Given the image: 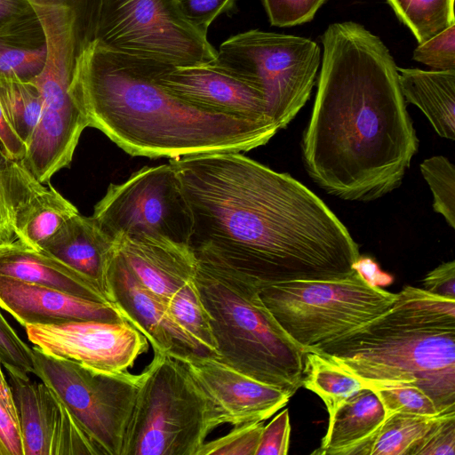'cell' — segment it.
Masks as SVG:
<instances>
[{"label": "cell", "mask_w": 455, "mask_h": 455, "mask_svg": "<svg viewBox=\"0 0 455 455\" xmlns=\"http://www.w3.org/2000/svg\"><path fill=\"white\" fill-rule=\"evenodd\" d=\"M0 275L109 304L99 289L81 274L17 238L0 243Z\"/></svg>", "instance_id": "22"}, {"label": "cell", "mask_w": 455, "mask_h": 455, "mask_svg": "<svg viewBox=\"0 0 455 455\" xmlns=\"http://www.w3.org/2000/svg\"><path fill=\"white\" fill-rule=\"evenodd\" d=\"M0 307L24 327L84 320H124L116 306L1 275Z\"/></svg>", "instance_id": "19"}, {"label": "cell", "mask_w": 455, "mask_h": 455, "mask_svg": "<svg viewBox=\"0 0 455 455\" xmlns=\"http://www.w3.org/2000/svg\"><path fill=\"white\" fill-rule=\"evenodd\" d=\"M7 160H8V157L4 155V153L2 150V148L0 146V168H2L5 164Z\"/></svg>", "instance_id": "48"}, {"label": "cell", "mask_w": 455, "mask_h": 455, "mask_svg": "<svg viewBox=\"0 0 455 455\" xmlns=\"http://www.w3.org/2000/svg\"><path fill=\"white\" fill-rule=\"evenodd\" d=\"M184 19L197 31L207 36L212 21L231 10L235 0H175Z\"/></svg>", "instance_id": "39"}, {"label": "cell", "mask_w": 455, "mask_h": 455, "mask_svg": "<svg viewBox=\"0 0 455 455\" xmlns=\"http://www.w3.org/2000/svg\"><path fill=\"white\" fill-rule=\"evenodd\" d=\"M260 299L304 353L329 343L386 312L396 293L367 283L356 271L335 280H294L265 286Z\"/></svg>", "instance_id": "7"}, {"label": "cell", "mask_w": 455, "mask_h": 455, "mask_svg": "<svg viewBox=\"0 0 455 455\" xmlns=\"http://www.w3.org/2000/svg\"><path fill=\"white\" fill-rule=\"evenodd\" d=\"M0 105L11 126L27 147L42 109L38 88L32 82L0 77Z\"/></svg>", "instance_id": "29"}, {"label": "cell", "mask_w": 455, "mask_h": 455, "mask_svg": "<svg viewBox=\"0 0 455 455\" xmlns=\"http://www.w3.org/2000/svg\"><path fill=\"white\" fill-rule=\"evenodd\" d=\"M439 416L394 413L385 419L375 434L339 455H408Z\"/></svg>", "instance_id": "26"}, {"label": "cell", "mask_w": 455, "mask_h": 455, "mask_svg": "<svg viewBox=\"0 0 455 455\" xmlns=\"http://www.w3.org/2000/svg\"><path fill=\"white\" fill-rule=\"evenodd\" d=\"M408 455H455V412L439 416Z\"/></svg>", "instance_id": "37"}, {"label": "cell", "mask_w": 455, "mask_h": 455, "mask_svg": "<svg viewBox=\"0 0 455 455\" xmlns=\"http://www.w3.org/2000/svg\"><path fill=\"white\" fill-rule=\"evenodd\" d=\"M109 280L115 303L124 320L147 338L154 353L204 355L199 346L174 321L165 303L134 275L115 243Z\"/></svg>", "instance_id": "17"}, {"label": "cell", "mask_w": 455, "mask_h": 455, "mask_svg": "<svg viewBox=\"0 0 455 455\" xmlns=\"http://www.w3.org/2000/svg\"><path fill=\"white\" fill-rule=\"evenodd\" d=\"M92 219L113 242L147 235L188 243L191 216L172 165L145 166L121 184H110Z\"/></svg>", "instance_id": "12"}, {"label": "cell", "mask_w": 455, "mask_h": 455, "mask_svg": "<svg viewBox=\"0 0 455 455\" xmlns=\"http://www.w3.org/2000/svg\"><path fill=\"white\" fill-rule=\"evenodd\" d=\"M191 216L196 260L259 289L355 273L359 247L332 211L288 173L241 152L170 160Z\"/></svg>", "instance_id": "1"}, {"label": "cell", "mask_w": 455, "mask_h": 455, "mask_svg": "<svg viewBox=\"0 0 455 455\" xmlns=\"http://www.w3.org/2000/svg\"><path fill=\"white\" fill-rule=\"evenodd\" d=\"M301 386L323 400L329 413V423L348 397L366 388L364 384L334 361L312 351L304 353Z\"/></svg>", "instance_id": "27"}, {"label": "cell", "mask_w": 455, "mask_h": 455, "mask_svg": "<svg viewBox=\"0 0 455 455\" xmlns=\"http://www.w3.org/2000/svg\"><path fill=\"white\" fill-rule=\"evenodd\" d=\"M217 60L261 89L267 114L280 130L309 99L320 65V48L308 38L252 29L224 41Z\"/></svg>", "instance_id": "9"}, {"label": "cell", "mask_w": 455, "mask_h": 455, "mask_svg": "<svg viewBox=\"0 0 455 455\" xmlns=\"http://www.w3.org/2000/svg\"><path fill=\"white\" fill-rule=\"evenodd\" d=\"M384 420L385 411L378 395L371 388H363L339 406L320 448L312 454L339 455L375 434Z\"/></svg>", "instance_id": "24"}, {"label": "cell", "mask_w": 455, "mask_h": 455, "mask_svg": "<svg viewBox=\"0 0 455 455\" xmlns=\"http://www.w3.org/2000/svg\"><path fill=\"white\" fill-rule=\"evenodd\" d=\"M419 44L455 24L454 0H386Z\"/></svg>", "instance_id": "30"}, {"label": "cell", "mask_w": 455, "mask_h": 455, "mask_svg": "<svg viewBox=\"0 0 455 455\" xmlns=\"http://www.w3.org/2000/svg\"><path fill=\"white\" fill-rule=\"evenodd\" d=\"M353 268L370 284L373 286L387 285L393 277L383 273L379 265L369 257H359L354 263Z\"/></svg>", "instance_id": "45"}, {"label": "cell", "mask_w": 455, "mask_h": 455, "mask_svg": "<svg viewBox=\"0 0 455 455\" xmlns=\"http://www.w3.org/2000/svg\"><path fill=\"white\" fill-rule=\"evenodd\" d=\"M8 375L23 455H102L93 439L44 382Z\"/></svg>", "instance_id": "15"}, {"label": "cell", "mask_w": 455, "mask_h": 455, "mask_svg": "<svg viewBox=\"0 0 455 455\" xmlns=\"http://www.w3.org/2000/svg\"><path fill=\"white\" fill-rule=\"evenodd\" d=\"M0 146L4 155L12 160L21 161L27 152V147L16 134L8 122L0 105Z\"/></svg>", "instance_id": "43"}, {"label": "cell", "mask_w": 455, "mask_h": 455, "mask_svg": "<svg viewBox=\"0 0 455 455\" xmlns=\"http://www.w3.org/2000/svg\"><path fill=\"white\" fill-rule=\"evenodd\" d=\"M321 40L317 92L301 140L305 169L333 196L377 200L401 185L419 148L397 67L358 23L331 24Z\"/></svg>", "instance_id": "2"}, {"label": "cell", "mask_w": 455, "mask_h": 455, "mask_svg": "<svg viewBox=\"0 0 455 455\" xmlns=\"http://www.w3.org/2000/svg\"><path fill=\"white\" fill-rule=\"evenodd\" d=\"M94 41L175 67L211 62L218 55L184 19L175 0H102Z\"/></svg>", "instance_id": "11"}, {"label": "cell", "mask_w": 455, "mask_h": 455, "mask_svg": "<svg viewBox=\"0 0 455 455\" xmlns=\"http://www.w3.org/2000/svg\"><path fill=\"white\" fill-rule=\"evenodd\" d=\"M46 58V36L36 12L0 28V77L31 82Z\"/></svg>", "instance_id": "25"}, {"label": "cell", "mask_w": 455, "mask_h": 455, "mask_svg": "<svg viewBox=\"0 0 455 455\" xmlns=\"http://www.w3.org/2000/svg\"><path fill=\"white\" fill-rule=\"evenodd\" d=\"M385 411V419L394 413H410L435 417L442 415L434 401L411 383L387 385L371 388Z\"/></svg>", "instance_id": "32"}, {"label": "cell", "mask_w": 455, "mask_h": 455, "mask_svg": "<svg viewBox=\"0 0 455 455\" xmlns=\"http://www.w3.org/2000/svg\"><path fill=\"white\" fill-rule=\"evenodd\" d=\"M154 77L173 96L207 112L256 122H273L261 89L217 59L178 67L157 62Z\"/></svg>", "instance_id": "14"}, {"label": "cell", "mask_w": 455, "mask_h": 455, "mask_svg": "<svg viewBox=\"0 0 455 455\" xmlns=\"http://www.w3.org/2000/svg\"><path fill=\"white\" fill-rule=\"evenodd\" d=\"M114 243L134 275L164 303L195 278L197 260L188 244L147 235H120Z\"/></svg>", "instance_id": "20"}, {"label": "cell", "mask_w": 455, "mask_h": 455, "mask_svg": "<svg viewBox=\"0 0 455 455\" xmlns=\"http://www.w3.org/2000/svg\"><path fill=\"white\" fill-rule=\"evenodd\" d=\"M412 56L435 70H455V24L419 44Z\"/></svg>", "instance_id": "36"}, {"label": "cell", "mask_w": 455, "mask_h": 455, "mask_svg": "<svg viewBox=\"0 0 455 455\" xmlns=\"http://www.w3.org/2000/svg\"><path fill=\"white\" fill-rule=\"evenodd\" d=\"M4 172L14 235L40 251L61 225L79 212L52 184L39 181L22 161L8 158Z\"/></svg>", "instance_id": "18"}, {"label": "cell", "mask_w": 455, "mask_h": 455, "mask_svg": "<svg viewBox=\"0 0 455 455\" xmlns=\"http://www.w3.org/2000/svg\"><path fill=\"white\" fill-rule=\"evenodd\" d=\"M165 305L174 321L199 346L204 355L217 357L210 315L194 280L179 289Z\"/></svg>", "instance_id": "28"}, {"label": "cell", "mask_w": 455, "mask_h": 455, "mask_svg": "<svg viewBox=\"0 0 455 455\" xmlns=\"http://www.w3.org/2000/svg\"><path fill=\"white\" fill-rule=\"evenodd\" d=\"M113 249L114 242L100 230L92 217L78 212L66 220L40 251L87 278L108 303L116 306L109 280Z\"/></svg>", "instance_id": "21"}, {"label": "cell", "mask_w": 455, "mask_h": 455, "mask_svg": "<svg viewBox=\"0 0 455 455\" xmlns=\"http://www.w3.org/2000/svg\"><path fill=\"white\" fill-rule=\"evenodd\" d=\"M36 374L93 439L102 455H123L141 373H100L33 347Z\"/></svg>", "instance_id": "10"}, {"label": "cell", "mask_w": 455, "mask_h": 455, "mask_svg": "<svg viewBox=\"0 0 455 455\" xmlns=\"http://www.w3.org/2000/svg\"><path fill=\"white\" fill-rule=\"evenodd\" d=\"M0 403L9 411V412L18 420V414L13 401L10 384L7 382L3 373L0 363Z\"/></svg>", "instance_id": "47"}, {"label": "cell", "mask_w": 455, "mask_h": 455, "mask_svg": "<svg viewBox=\"0 0 455 455\" xmlns=\"http://www.w3.org/2000/svg\"><path fill=\"white\" fill-rule=\"evenodd\" d=\"M24 328L28 340L45 354L100 373L128 371L149 344L124 320H84Z\"/></svg>", "instance_id": "13"}, {"label": "cell", "mask_w": 455, "mask_h": 455, "mask_svg": "<svg viewBox=\"0 0 455 455\" xmlns=\"http://www.w3.org/2000/svg\"><path fill=\"white\" fill-rule=\"evenodd\" d=\"M420 172L433 195V209L455 228V167L443 156H434L420 164Z\"/></svg>", "instance_id": "31"}, {"label": "cell", "mask_w": 455, "mask_h": 455, "mask_svg": "<svg viewBox=\"0 0 455 455\" xmlns=\"http://www.w3.org/2000/svg\"><path fill=\"white\" fill-rule=\"evenodd\" d=\"M35 12L28 0H0V28Z\"/></svg>", "instance_id": "44"}, {"label": "cell", "mask_w": 455, "mask_h": 455, "mask_svg": "<svg viewBox=\"0 0 455 455\" xmlns=\"http://www.w3.org/2000/svg\"><path fill=\"white\" fill-rule=\"evenodd\" d=\"M178 360L214 403L225 424L265 421L283 408L291 394L258 381L214 356L168 355Z\"/></svg>", "instance_id": "16"}, {"label": "cell", "mask_w": 455, "mask_h": 455, "mask_svg": "<svg viewBox=\"0 0 455 455\" xmlns=\"http://www.w3.org/2000/svg\"><path fill=\"white\" fill-rule=\"evenodd\" d=\"M34 9L45 33L47 58L43 70L31 81L40 92L42 109L21 161L46 184L57 172L70 164L80 136L89 126L71 92L77 55L75 16L63 7Z\"/></svg>", "instance_id": "8"}, {"label": "cell", "mask_w": 455, "mask_h": 455, "mask_svg": "<svg viewBox=\"0 0 455 455\" xmlns=\"http://www.w3.org/2000/svg\"><path fill=\"white\" fill-rule=\"evenodd\" d=\"M264 421L233 426L225 435L205 442L198 455H256Z\"/></svg>", "instance_id": "34"}, {"label": "cell", "mask_w": 455, "mask_h": 455, "mask_svg": "<svg viewBox=\"0 0 455 455\" xmlns=\"http://www.w3.org/2000/svg\"><path fill=\"white\" fill-rule=\"evenodd\" d=\"M270 24L291 27L308 22L325 0H262Z\"/></svg>", "instance_id": "38"}, {"label": "cell", "mask_w": 455, "mask_h": 455, "mask_svg": "<svg viewBox=\"0 0 455 455\" xmlns=\"http://www.w3.org/2000/svg\"><path fill=\"white\" fill-rule=\"evenodd\" d=\"M368 388L411 383L455 412V299L404 286L383 314L312 350Z\"/></svg>", "instance_id": "4"}, {"label": "cell", "mask_w": 455, "mask_h": 455, "mask_svg": "<svg viewBox=\"0 0 455 455\" xmlns=\"http://www.w3.org/2000/svg\"><path fill=\"white\" fill-rule=\"evenodd\" d=\"M0 363L12 373L29 378L34 373L33 349L16 333L0 311Z\"/></svg>", "instance_id": "35"}, {"label": "cell", "mask_w": 455, "mask_h": 455, "mask_svg": "<svg viewBox=\"0 0 455 455\" xmlns=\"http://www.w3.org/2000/svg\"><path fill=\"white\" fill-rule=\"evenodd\" d=\"M423 289L430 293L455 299V262H443L423 279Z\"/></svg>", "instance_id": "41"}, {"label": "cell", "mask_w": 455, "mask_h": 455, "mask_svg": "<svg viewBox=\"0 0 455 455\" xmlns=\"http://www.w3.org/2000/svg\"><path fill=\"white\" fill-rule=\"evenodd\" d=\"M0 455H23L19 422L1 403Z\"/></svg>", "instance_id": "42"}, {"label": "cell", "mask_w": 455, "mask_h": 455, "mask_svg": "<svg viewBox=\"0 0 455 455\" xmlns=\"http://www.w3.org/2000/svg\"><path fill=\"white\" fill-rule=\"evenodd\" d=\"M33 7H63L75 16L77 54L95 40L102 0H28ZM77 56V55H76Z\"/></svg>", "instance_id": "33"}, {"label": "cell", "mask_w": 455, "mask_h": 455, "mask_svg": "<svg viewBox=\"0 0 455 455\" xmlns=\"http://www.w3.org/2000/svg\"><path fill=\"white\" fill-rule=\"evenodd\" d=\"M4 166L0 168V243L9 242L15 236L12 225Z\"/></svg>", "instance_id": "46"}, {"label": "cell", "mask_w": 455, "mask_h": 455, "mask_svg": "<svg viewBox=\"0 0 455 455\" xmlns=\"http://www.w3.org/2000/svg\"><path fill=\"white\" fill-rule=\"evenodd\" d=\"M158 61L91 42L75 60L71 92L89 127L132 156L170 159L246 152L279 131L256 122L207 112L173 96L155 80Z\"/></svg>", "instance_id": "3"}, {"label": "cell", "mask_w": 455, "mask_h": 455, "mask_svg": "<svg viewBox=\"0 0 455 455\" xmlns=\"http://www.w3.org/2000/svg\"><path fill=\"white\" fill-rule=\"evenodd\" d=\"M290 435L289 410L284 409L264 426L256 455H286Z\"/></svg>", "instance_id": "40"}, {"label": "cell", "mask_w": 455, "mask_h": 455, "mask_svg": "<svg viewBox=\"0 0 455 455\" xmlns=\"http://www.w3.org/2000/svg\"><path fill=\"white\" fill-rule=\"evenodd\" d=\"M194 282L210 315L216 358L293 395L301 387L304 352L270 315L260 289L239 275L198 261Z\"/></svg>", "instance_id": "5"}, {"label": "cell", "mask_w": 455, "mask_h": 455, "mask_svg": "<svg viewBox=\"0 0 455 455\" xmlns=\"http://www.w3.org/2000/svg\"><path fill=\"white\" fill-rule=\"evenodd\" d=\"M405 102L418 107L436 133L455 139V70L397 68Z\"/></svg>", "instance_id": "23"}, {"label": "cell", "mask_w": 455, "mask_h": 455, "mask_svg": "<svg viewBox=\"0 0 455 455\" xmlns=\"http://www.w3.org/2000/svg\"><path fill=\"white\" fill-rule=\"evenodd\" d=\"M141 373L123 455H198L223 417L186 368L154 353Z\"/></svg>", "instance_id": "6"}]
</instances>
